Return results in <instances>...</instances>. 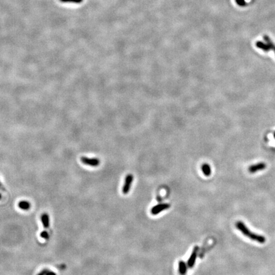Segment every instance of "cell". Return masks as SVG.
I'll list each match as a JSON object with an SVG mask.
<instances>
[{
    "mask_svg": "<svg viewBox=\"0 0 275 275\" xmlns=\"http://www.w3.org/2000/svg\"><path fill=\"white\" fill-rule=\"evenodd\" d=\"M236 227L238 230H240V231L243 234V235L248 237V238H250L252 240L255 241L260 243H265L266 238L264 237L252 233L250 230L247 228V227L244 224L243 222L241 221L237 222L236 223Z\"/></svg>",
    "mask_w": 275,
    "mask_h": 275,
    "instance_id": "6da1fadb",
    "label": "cell"
},
{
    "mask_svg": "<svg viewBox=\"0 0 275 275\" xmlns=\"http://www.w3.org/2000/svg\"><path fill=\"white\" fill-rule=\"evenodd\" d=\"M170 206H171V205L169 203H160L159 204H157L156 205V206L152 207L151 210H150V212H151L152 215H158L162 211L169 209Z\"/></svg>",
    "mask_w": 275,
    "mask_h": 275,
    "instance_id": "7a4b0ae2",
    "label": "cell"
},
{
    "mask_svg": "<svg viewBox=\"0 0 275 275\" xmlns=\"http://www.w3.org/2000/svg\"><path fill=\"white\" fill-rule=\"evenodd\" d=\"M80 160L83 164L92 167H97L100 164V159L97 158H89V157L83 156L81 157Z\"/></svg>",
    "mask_w": 275,
    "mask_h": 275,
    "instance_id": "3957f363",
    "label": "cell"
},
{
    "mask_svg": "<svg viewBox=\"0 0 275 275\" xmlns=\"http://www.w3.org/2000/svg\"><path fill=\"white\" fill-rule=\"evenodd\" d=\"M133 175H132L131 174L127 175L126 177L125 181H124V185L122 187V192L124 194H127L129 193L131 187L132 183H133Z\"/></svg>",
    "mask_w": 275,
    "mask_h": 275,
    "instance_id": "277c9868",
    "label": "cell"
},
{
    "mask_svg": "<svg viewBox=\"0 0 275 275\" xmlns=\"http://www.w3.org/2000/svg\"><path fill=\"white\" fill-rule=\"evenodd\" d=\"M198 251H199V247H194L192 252L190 254V257L188 259L187 261V266L189 268H192V267L194 266L196 262V259H197V254H198Z\"/></svg>",
    "mask_w": 275,
    "mask_h": 275,
    "instance_id": "5b68a950",
    "label": "cell"
},
{
    "mask_svg": "<svg viewBox=\"0 0 275 275\" xmlns=\"http://www.w3.org/2000/svg\"><path fill=\"white\" fill-rule=\"evenodd\" d=\"M266 167V165L265 163H258L257 164L252 165V166L249 167L248 171L250 172L251 173H254L258 171H261V170H264Z\"/></svg>",
    "mask_w": 275,
    "mask_h": 275,
    "instance_id": "8992f818",
    "label": "cell"
},
{
    "mask_svg": "<svg viewBox=\"0 0 275 275\" xmlns=\"http://www.w3.org/2000/svg\"><path fill=\"white\" fill-rule=\"evenodd\" d=\"M187 264L183 261H180L178 262V272L180 275H185L188 269Z\"/></svg>",
    "mask_w": 275,
    "mask_h": 275,
    "instance_id": "52a82bcc",
    "label": "cell"
},
{
    "mask_svg": "<svg viewBox=\"0 0 275 275\" xmlns=\"http://www.w3.org/2000/svg\"><path fill=\"white\" fill-rule=\"evenodd\" d=\"M255 45H256V47H257V48L262 49L264 51V52H268L269 51L271 50L270 47L269 46L268 44H267L266 42L265 43V42H261V41H258V42H256Z\"/></svg>",
    "mask_w": 275,
    "mask_h": 275,
    "instance_id": "ba28073f",
    "label": "cell"
},
{
    "mask_svg": "<svg viewBox=\"0 0 275 275\" xmlns=\"http://www.w3.org/2000/svg\"><path fill=\"white\" fill-rule=\"evenodd\" d=\"M41 221L43 223V226L44 227V228L47 229L49 228V227L50 226V218H49V215L46 213H44L41 216Z\"/></svg>",
    "mask_w": 275,
    "mask_h": 275,
    "instance_id": "9c48e42d",
    "label": "cell"
},
{
    "mask_svg": "<svg viewBox=\"0 0 275 275\" xmlns=\"http://www.w3.org/2000/svg\"><path fill=\"white\" fill-rule=\"evenodd\" d=\"M201 170H202L204 175L206 176V177H210L211 174V167L207 163H204L201 166Z\"/></svg>",
    "mask_w": 275,
    "mask_h": 275,
    "instance_id": "30bf717a",
    "label": "cell"
},
{
    "mask_svg": "<svg viewBox=\"0 0 275 275\" xmlns=\"http://www.w3.org/2000/svg\"><path fill=\"white\" fill-rule=\"evenodd\" d=\"M18 206L23 210H28L31 207V204L28 201H21L19 203V204H18Z\"/></svg>",
    "mask_w": 275,
    "mask_h": 275,
    "instance_id": "8fae6325",
    "label": "cell"
},
{
    "mask_svg": "<svg viewBox=\"0 0 275 275\" xmlns=\"http://www.w3.org/2000/svg\"><path fill=\"white\" fill-rule=\"evenodd\" d=\"M263 38L265 40V42L268 44L269 46L270 47L271 50H273L274 51V52L275 53V44L273 42L271 39L267 35H264Z\"/></svg>",
    "mask_w": 275,
    "mask_h": 275,
    "instance_id": "7c38bea8",
    "label": "cell"
},
{
    "mask_svg": "<svg viewBox=\"0 0 275 275\" xmlns=\"http://www.w3.org/2000/svg\"><path fill=\"white\" fill-rule=\"evenodd\" d=\"M62 3H75V4H80L83 2V0H59Z\"/></svg>",
    "mask_w": 275,
    "mask_h": 275,
    "instance_id": "4fadbf2b",
    "label": "cell"
},
{
    "mask_svg": "<svg viewBox=\"0 0 275 275\" xmlns=\"http://www.w3.org/2000/svg\"><path fill=\"white\" fill-rule=\"evenodd\" d=\"M40 236L47 240H48L49 239V234L46 231V230H44V231L42 232L41 234H40Z\"/></svg>",
    "mask_w": 275,
    "mask_h": 275,
    "instance_id": "5bb4252c",
    "label": "cell"
},
{
    "mask_svg": "<svg viewBox=\"0 0 275 275\" xmlns=\"http://www.w3.org/2000/svg\"><path fill=\"white\" fill-rule=\"evenodd\" d=\"M235 1L237 4L240 6H245L247 5V2L245 1V0H235Z\"/></svg>",
    "mask_w": 275,
    "mask_h": 275,
    "instance_id": "9a60e30c",
    "label": "cell"
},
{
    "mask_svg": "<svg viewBox=\"0 0 275 275\" xmlns=\"http://www.w3.org/2000/svg\"><path fill=\"white\" fill-rule=\"evenodd\" d=\"M45 275H56V274L53 271H50L49 269H46V272H45Z\"/></svg>",
    "mask_w": 275,
    "mask_h": 275,
    "instance_id": "2e32d148",
    "label": "cell"
},
{
    "mask_svg": "<svg viewBox=\"0 0 275 275\" xmlns=\"http://www.w3.org/2000/svg\"><path fill=\"white\" fill-rule=\"evenodd\" d=\"M1 190H4L5 189H4V188H3V187L2 184H1V182H0V200H1V197H2V195H1Z\"/></svg>",
    "mask_w": 275,
    "mask_h": 275,
    "instance_id": "e0dca14e",
    "label": "cell"
},
{
    "mask_svg": "<svg viewBox=\"0 0 275 275\" xmlns=\"http://www.w3.org/2000/svg\"><path fill=\"white\" fill-rule=\"evenodd\" d=\"M274 138H275V133H274Z\"/></svg>",
    "mask_w": 275,
    "mask_h": 275,
    "instance_id": "ac0fdd59",
    "label": "cell"
}]
</instances>
